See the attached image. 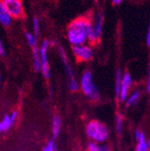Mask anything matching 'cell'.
<instances>
[{
  "instance_id": "cell-5",
  "label": "cell",
  "mask_w": 150,
  "mask_h": 151,
  "mask_svg": "<svg viewBox=\"0 0 150 151\" xmlns=\"http://www.w3.org/2000/svg\"><path fill=\"white\" fill-rule=\"evenodd\" d=\"M50 42L49 41H44L42 43L41 49H40V54L42 58V74L44 76V78L49 79L50 77V64L48 60V56H47V50L50 46Z\"/></svg>"
},
{
  "instance_id": "cell-20",
  "label": "cell",
  "mask_w": 150,
  "mask_h": 151,
  "mask_svg": "<svg viewBox=\"0 0 150 151\" xmlns=\"http://www.w3.org/2000/svg\"><path fill=\"white\" fill-rule=\"evenodd\" d=\"M116 128H117V131L118 132L121 131V129H122V117H121V114L117 115V118H116Z\"/></svg>"
},
{
  "instance_id": "cell-12",
  "label": "cell",
  "mask_w": 150,
  "mask_h": 151,
  "mask_svg": "<svg viewBox=\"0 0 150 151\" xmlns=\"http://www.w3.org/2000/svg\"><path fill=\"white\" fill-rule=\"evenodd\" d=\"M122 76H121V71L119 69L116 73V80H115V93L116 97L120 98L121 96V83H122Z\"/></svg>"
},
{
  "instance_id": "cell-11",
  "label": "cell",
  "mask_w": 150,
  "mask_h": 151,
  "mask_svg": "<svg viewBox=\"0 0 150 151\" xmlns=\"http://www.w3.org/2000/svg\"><path fill=\"white\" fill-rule=\"evenodd\" d=\"M60 125H61V120L60 117L56 116L53 119V122H52V134H53V138L56 139L60 131Z\"/></svg>"
},
{
  "instance_id": "cell-2",
  "label": "cell",
  "mask_w": 150,
  "mask_h": 151,
  "mask_svg": "<svg viewBox=\"0 0 150 151\" xmlns=\"http://www.w3.org/2000/svg\"><path fill=\"white\" fill-rule=\"evenodd\" d=\"M87 136L95 142H103L108 138V129L105 125L98 121L90 122L85 129Z\"/></svg>"
},
{
  "instance_id": "cell-6",
  "label": "cell",
  "mask_w": 150,
  "mask_h": 151,
  "mask_svg": "<svg viewBox=\"0 0 150 151\" xmlns=\"http://www.w3.org/2000/svg\"><path fill=\"white\" fill-rule=\"evenodd\" d=\"M73 52L78 61H88L93 58V50L86 45L73 46Z\"/></svg>"
},
{
  "instance_id": "cell-9",
  "label": "cell",
  "mask_w": 150,
  "mask_h": 151,
  "mask_svg": "<svg viewBox=\"0 0 150 151\" xmlns=\"http://www.w3.org/2000/svg\"><path fill=\"white\" fill-rule=\"evenodd\" d=\"M32 65H33V68L36 72H39L42 69L41 54H40V50H38L37 47H34L33 50H32Z\"/></svg>"
},
{
  "instance_id": "cell-29",
  "label": "cell",
  "mask_w": 150,
  "mask_h": 151,
  "mask_svg": "<svg viewBox=\"0 0 150 151\" xmlns=\"http://www.w3.org/2000/svg\"><path fill=\"white\" fill-rule=\"evenodd\" d=\"M149 72H150V65H149Z\"/></svg>"
},
{
  "instance_id": "cell-18",
  "label": "cell",
  "mask_w": 150,
  "mask_h": 151,
  "mask_svg": "<svg viewBox=\"0 0 150 151\" xmlns=\"http://www.w3.org/2000/svg\"><path fill=\"white\" fill-rule=\"evenodd\" d=\"M32 26H33L34 34H35L36 36H38V35H39V31H40V26H39V21H38V19H37L36 17L33 18Z\"/></svg>"
},
{
  "instance_id": "cell-28",
  "label": "cell",
  "mask_w": 150,
  "mask_h": 151,
  "mask_svg": "<svg viewBox=\"0 0 150 151\" xmlns=\"http://www.w3.org/2000/svg\"><path fill=\"white\" fill-rule=\"evenodd\" d=\"M147 147H148V149H149V151H150V139L147 141Z\"/></svg>"
},
{
  "instance_id": "cell-13",
  "label": "cell",
  "mask_w": 150,
  "mask_h": 151,
  "mask_svg": "<svg viewBox=\"0 0 150 151\" xmlns=\"http://www.w3.org/2000/svg\"><path fill=\"white\" fill-rule=\"evenodd\" d=\"M12 122H11V117L9 115H5L3 120L0 122V131L5 132L9 129V128L12 126Z\"/></svg>"
},
{
  "instance_id": "cell-22",
  "label": "cell",
  "mask_w": 150,
  "mask_h": 151,
  "mask_svg": "<svg viewBox=\"0 0 150 151\" xmlns=\"http://www.w3.org/2000/svg\"><path fill=\"white\" fill-rule=\"evenodd\" d=\"M10 117H11V122H12V124H14V122H15V120L17 119V112L16 111H14L12 114L10 115Z\"/></svg>"
},
{
  "instance_id": "cell-4",
  "label": "cell",
  "mask_w": 150,
  "mask_h": 151,
  "mask_svg": "<svg viewBox=\"0 0 150 151\" xmlns=\"http://www.w3.org/2000/svg\"><path fill=\"white\" fill-rule=\"evenodd\" d=\"M1 4L14 18H21L24 15V6L21 0H1Z\"/></svg>"
},
{
  "instance_id": "cell-23",
  "label": "cell",
  "mask_w": 150,
  "mask_h": 151,
  "mask_svg": "<svg viewBox=\"0 0 150 151\" xmlns=\"http://www.w3.org/2000/svg\"><path fill=\"white\" fill-rule=\"evenodd\" d=\"M0 54H1V56H6V51H5L4 45H3L2 42H0Z\"/></svg>"
},
{
  "instance_id": "cell-21",
  "label": "cell",
  "mask_w": 150,
  "mask_h": 151,
  "mask_svg": "<svg viewBox=\"0 0 150 151\" xmlns=\"http://www.w3.org/2000/svg\"><path fill=\"white\" fill-rule=\"evenodd\" d=\"M55 149H56L55 143H54V141L51 139V140H50V141L48 142V144H47V146L44 147L43 151H55Z\"/></svg>"
},
{
  "instance_id": "cell-26",
  "label": "cell",
  "mask_w": 150,
  "mask_h": 151,
  "mask_svg": "<svg viewBox=\"0 0 150 151\" xmlns=\"http://www.w3.org/2000/svg\"><path fill=\"white\" fill-rule=\"evenodd\" d=\"M122 0H112V2H113L115 5H120L121 3Z\"/></svg>"
},
{
  "instance_id": "cell-16",
  "label": "cell",
  "mask_w": 150,
  "mask_h": 151,
  "mask_svg": "<svg viewBox=\"0 0 150 151\" xmlns=\"http://www.w3.org/2000/svg\"><path fill=\"white\" fill-rule=\"evenodd\" d=\"M35 36H36L35 34H32L29 32H25V39H26L28 44L32 48H34L36 45V37Z\"/></svg>"
},
{
  "instance_id": "cell-19",
  "label": "cell",
  "mask_w": 150,
  "mask_h": 151,
  "mask_svg": "<svg viewBox=\"0 0 150 151\" xmlns=\"http://www.w3.org/2000/svg\"><path fill=\"white\" fill-rule=\"evenodd\" d=\"M68 86H69V89L71 91H77L79 87V85L76 79H74V80L68 81Z\"/></svg>"
},
{
  "instance_id": "cell-24",
  "label": "cell",
  "mask_w": 150,
  "mask_h": 151,
  "mask_svg": "<svg viewBox=\"0 0 150 151\" xmlns=\"http://www.w3.org/2000/svg\"><path fill=\"white\" fill-rule=\"evenodd\" d=\"M141 134H142V132H140L139 130H136V131H135V137H136V139H137V140L139 139Z\"/></svg>"
},
{
  "instance_id": "cell-3",
  "label": "cell",
  "mask_w": 150,
  "mask_h": 151,
  "mask_svg": "<svg viewBox=\"0 0 150 151\" xmlns=\"http://www.w3.org/2000/svg\"><path fill=\"white\" fill-rule=\"evenodd\" d=\"M81 87L85 94L92 100L99 99V91L93 83V77L90 71H85L81 78Z\"/></svg>"
},
{
  "instance_id": "cell-10",
  "label": "cell",
  "mask_w": 150,
  "mask_h": 151,
  "mask_svg": "<svg viewBox=\"0 0 150 151\" xmlns=\"http://www.w3.org/2000/svg\"><path fill=\"white\" fill-rule=\"evenodd\" d=\"M103 18L102 14H97L95 24H93V31L97 37V39L99 40V38L102 35V31H103Z\"/></svg>"
},
{
  "instance_id": "cell-27",
  "label": "cell",
  "mask_w": 150,
  "mask_h": 151,
  "mask_svg": "<svg viewBox=\"0 0 150 151\" xmlns=\"http://www.w3.org/2000/svg\"><path fill=\"white\" fill-rule=\"evenodd\" d=\"M147 91L150 93V79H149L148 82H147Z\"/></svg>"
},
{
  "instance_id": "cell-1",
  "label": "cell",
  "mask_w": 150,
  "mask_h": 151,
  "mask_svg": "<svg viewBox=\"0 0 150 151\" xmlns=\"http://www.w3.org/2000/svg\"><path fill=\"white\" fill-rule=\"evenodd\" d=\"M91 21L85 17L76 19L70 24L67 30V39L73 46L85 45L87 40L88 27Z\"/></svg>"
},
{
  "instance_id": "cell-15",
  "label": "cell",
  "mask_w": 150,
  "mask_h": 151,
  "mask_svg": "<svg viewBox=\"0 0 150 151\" xmlns=\"http://www.w3.org/2000/svg\"><path fill=\"white\" fill-rule=\"evenodd\" d=\"M138 146H137V149L136 151H147L148 150V147H147V142L145 139V135L142 133L139 139L138 140Z\"/></svg>"
},
{
  "instance_id": "cell-8",
  "label": "cell",
  "mask_w": 150,
  "mask_h": 151,
  "mask_svg": "<svg viewBox=\"0 0 150 151\" xmlns=\"http://www.w3.org/2000/svg\"><path fill=\"white\" fill-rule=\"evenodd\" d=\"M0 23L5 27L9 26L12 24V16L5 8V6L0 3Z\"/></svg>"
},
{
  "instance_id": "cell-14",
  "label": "cell",
  "mask_w": 150,
  "mask_h": 151,
  "mask_svg": "<svg viewBox=\"0 0 150 151\" xmlns=\"http://www.w3.org/2000/svg\"><path fill=\"white\" fill-rule=\"evenodd\" d=\"M88 151H109V148L104 145H98L96 142H90L87 146Z\"/></svg>"
},
{
  "instance_id": "cell-17",
  "label": "cell",
  "mask_w": 150,
  "mask_h": 151,
  "mask_svg": "<svg viewBox=\"0 0 150 151\" xmlns=\"http://www.w3.org/2000/svg\"><path fill=\"white\" fill-rule=\"evenodd\" d=\"M139 91H136L134 92L131 96L128 97V101H127V106H129L131 104H134L135 103H137V101L139 100Z\"/></svg>"
},
{
  "instance_id": "cell-25",
  "label": "cell",
  "mask_w": 150,
  "mask_h": 151,
  "mask_svg": "<svg viewBox=\"0 0 150 151\" xmlns=\"http://www.w3.org/2000/svg\"><path fill=\"white\" fill-rule=\"evenodd\" d=\"M146 43L150 47V27H149V30H148V32H147V36H146Z\"/></svg>"
},
{
  "instance_id": "cell-7",
  "label": "cell",
  "mask_w": 150,
  "mask_h": 151,
  "mask_svg": "<svg viewBox=\"0 0 150 151\" xmlns=\"http://www.w3.org/2000/svg\"><path fill=\"white\" fill-rule=\"evenodd\" d=\"M131 86V77L128 73H126L122 78V83H121V96L120 100L125 101L128 93V89Z\"/></svg>"
}]
</instances>
